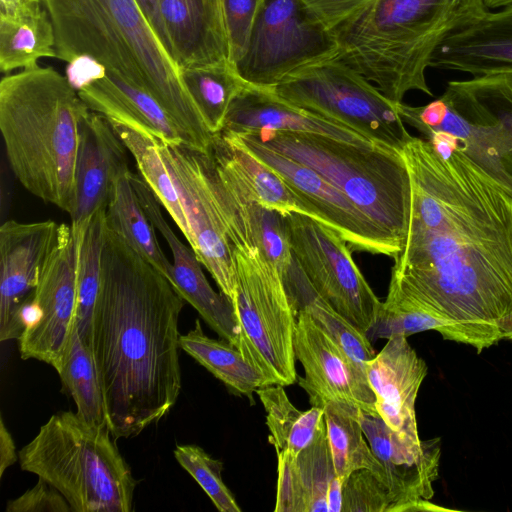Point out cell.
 <instances>
[{
  "instance_id": "obj_1",
  "label": "cell",
  "mask_w": 512,
  "mask_h": 512,
  "mask_svg": "<svg viewBox=\"0 0 512 512\" xmlns=\"http://www.w3.org/2000/svg\"><path fill=\"white\" fill-rule=\"evenodd\" d=\"M401 153L410 218L388 290L442 321L444 339L477 353L511 340L512 191L449 133L413 136Z\"/></svg>"
},
{
  "instance_id": "obj_2",
  "label": "cell",
  "mask_w": 512,
  "mask_h": 512,
  "mask_svg": "<svg viewBox=\"0 0 512 512\" xmlns=\"http://www.w3.org/2000/svg\"><path fill=\"white\" fill-rule=\"evenodd\" d=\"M184 303L163 273L106 227L91 353L116 440L158 423L178 399Z\"/></svg>"
},
{
  "instance_id": "obj_3",
  "label": "cell",
  "mask_w": 512,
  "mask_h": 512,
  "mask_svg": "<svg viewBox=\"0 0 512 512\" xmlns=\"http://www.w3.org/2000/svg\"><path fill=\"white\" fill-rule=\"evenodd\" d=\"M53 23L56 58L90 56L148 92L171 116L187 144L200 151L213 135L181 71L135 0H43Z\"/></svg>"
},
{
  "instance_id": "obj_4",
  "label": "cell",
  "mask_w": 512,
  "mask_h": 512,
  "mask_svg": "<svg viewBox=\"0 0 512 512\" xmlns=\"http://www.w3.org/2000/svg\"><path fill=\"white\" fill-rule=\"evenodd\" d=\"M489 11L483 0H371L333 30L337 58L393 103L412 90L432 96L425 72L437 48Z\"/></svg>"
},
{
  "instance_id": "obj_5",
  "label": "cell",
  "mask_w": 512,
  "mask_h": 512,
  "mask_svg": "<svg viewBox=\"0 0 512 512\" xmlns=\"http://www.w3.org/2000/svg\"><path fill=\"white\" fill-rule=\"evenodd\" d=\"M89 110L53 68L37 65L0 83V130L15 177L28 192L68 214L80 123Z\"/></svg>"
},
{
  "instance_id": "obj_6",
  "label": "cell",
  "mask_w": 512,
  "mask_h": 512,
  "mask_svg": "<svg viewBox=\"0 0 512 512\" xmlns=\"http://www.w3.org/2000/svg\"><path fill=\"white\" fill-rule=\"evenodd\" d=\"M108 425L52 415L19 451L22 470L57 489L74 512H130L137 485Z\"/></svg>"
},
{
  "instance_id": "obj_7",
  "label": "cell",
  "mask_w": 512,
  "mask_h": 512,
  "mask_svg": "<svg viewBox=\"0 0 512 512\" xmlns=\"http://www.w3.org/2000/svg\"><path fill=\"white\" fill-rule=\"evenodd\" d=\"M243 134L317 171L403 249L411 182L400 151L306 132L263 129Z\"/></svg>"
},
{
  "instance_id": "obj_8",
  "label": "cell",
  "mask_w": 512,
  "mask_h": 512,
  "mask_svg": "<svg viewBox=\"0 0 512 512\" xmlns=\"http://www.w3.org/2000/svg\"><path fill=\"white\" fill-rule=\"evenodd\" d=\"M233 250L235 289L231 301L241 331V352L262 374L265 385H292L297 378V318L283 275L258 249Z\"/></svg>"
},
{
  "instance_id": "obj_9",
  "label": "cell",
  "mask_w": 512,
  "mask_h": 512,
  "mask_svg": "<svg viewBox=\"0 0 512 512\" xmlns=\"http://www.w3.org/2000/svg\"><path fill=\"white\" fill-rule=\"evenodd\" d=\"M271 90L287 102L338 122L381 146L401 152L413 137L397 104L337 57L306 66Z\"/></svg>"
},
{
  "instance_id": "obj_10",
  "label": "cell",
  "mask_w": 512,
  "mask_h": 512,
  "mask_svg": "<svg viewBox=\"0 0 512 512\" xmlns=\"http://www.w3.org/2000/svg\"><path fill=\"white\" fill-rule=\"evenodd\" d=\"M332 29L302 0H263L241 57L233 64L249 85L273 89L298 70L336 58Z\"/></svg>"
},
{
  "instance_id": "obj_11",
  "label": "cell",
  "mask_w": 512,
  "mask_h": 512,
  "mask_svg": "<svg viewBox=\"0 0 512 512\" xmlns=\"http://www.w3.org/2000/svg\"><path fill=\"white\" fill-rule=\"evenodd\" d=\"M440 124L423 129L455 136L460 147L512 191V74L450 81L440 96Z\"/></svg>"
},
{
  "instance_id": "obj_12",
  "label": "cell",
  "mask_w": 512,
  "mask_h": 512,
  "mask_svg": "<svg viewBox=\"0 0 512 512\" xmlns=\"http://www.w3.org/2000/svg\"><path fill=\"white\" fill-rule=\"evenodd\" d=\"M293 258L314 290L363 333L376 322L382 302L355 264L345 239L308 216H284Z\"/></svg>"
},
{
  "instance_id": "obj_13",
  "label": "cell",
  "mask_w": 512,
  "mask_h": 512,
  "mask_svg": "<svg viewBox=\"0 0 512 512\" xmlns=\"http://www.w3.org/2000/svg\"><path fill=\"white\" fill-rule=\"evenodd\" d=\"M89 220L71 223L64 230L40 272L34 291L42 318L18 339L22 359L47 363L56 371L75 326L80 248Z\"/></svg>"
},
{
  "instance_id": "obj_14",
  "label": "cell",
  "mask_w": 512,
  "mask_h": 512,
  "mask_svg": "<svg viewBox=\"0 0 512 512\" xmlns=\"http://www.w3.org/2000/svg\"><path fill=\"white\" fill-rule=\"evenodd\" d=\"M176 187L190 233L189 246L220 291L232 300L235 289L233 246L208 186L198 149L155 138Z\"/></svg>"
},
{
  "instance_id": "obj_15",
  "label": "cell",
  "mask_w": 512,
  "mask_h": 512,
  "mask_svg": "<svg viewBox=\"0 0 512 512\" xmlns=\"http://www.w3.org/2000/svg\"><path fill=\"white\" fill-rule=\"evenodd\" d=\"M202 168L233 248L258 249L284 275L293 255L285 217L262 206L210 149L199 151Z\"/></svg>"
},
{
  "instance_id": "obj_16",
  "label": "cell",
  "mask_w": 512,
  "mask_h": 512,
  "mask_svg": "<svg viewBox=\"0 0 512 512\" xmlns=\"http://www.w3.org/2000/svg\"><path fill=\"white\" fill-rule=\"evenodd\" d=\"M234 135L294 192L314 207L326 219L329 227L345 239L351 250L385 255L393 259L401 253L402 248L389 235L317 171L263 145L249 134Z\"/></svg>"
},
{
  "instance_id": "obj_17",
  "label": "cell",
  "mask_w": 512,
  "mask_h": 512,
  "mask_svg": "<svg viewBox=\"0 0 512 512\" xmlns=\"http://www.w3.org/2000/svg\"><path fill=\"white\" fill-rule=\"evenodd\" d=\"M296 318L294 352L305 374L299 385L307 392L311 406L322 408L329 401H343L378 414L364 365L349 356L306 312L297 311Z\"/></svg>"
},
{
  "instance_id": "obj_18",
  "label": "cell",
  "mask_w": 512,
  "mask_h": 512,
  "mask_svg": "<svg viewBox=\"0 0 512 512\" xmlns=\"http://www.w3.org/2000/svg\"><path fill=\"white\" fill-rule=\"evenodd\" d=\"M67 224L53 220L0 227V340L19 339L24 328L18 313L34 296L40 272Z\"/></svg>"
},
{
  "instance_id": "obj_19",
  "label": "cell",
  "mask_w": 512,
  "mask_h": 512,
  "mask_svg": "<svg viewBox=\"0 0 512 512\" xmlns=\"http://www.w3.org/2000/svg\"><path fill=\"white\" fill-rule=\"evenodd\" d=\"M137 197L155 229L166 240L172 254L169 281L220 338L241 351V331L232 301L209 284L202 264L192 248L185 245L166 222L161 204L140 175L130 172Z\"/></svg>"
},
{
  "instance_id": "obj_20",
  "label": "cell",
  "mask_w": 512,
  "mask_h": 512,
  "mask_svg": "<svg viewBox=\"0 0 512 512\" xmlns=\"http://www.w3.org/2000/svg\"><path fill=\"white\" fill-rule=\"evenodd\" d=\"M359 420L366 439L383 468L384 483L393 500L391 512L406 502L434 495L433 483L439 476L441 439L414 441L402 437L379 414L363 410Z\"/></svg>"
},
{
  "instance_id": "obj_21",
  "label": "cell",
  "mask_w": 512,
  "mask_h": 512,
  "mask_svg": "<svg viewBox=\"0 0 512 512\" xmlns=\"http://www.w3.org/2000/svg\"><path fill=\"white\" fill-rule=\"evenodd\" d=\"M364 367L382 420L402 437L420 441L415 403L427 375L426 362L406 337L396 336L387 339L382 350Z\"/></svg>"
},
{
  "instance_id": "obj_22",
  "label": "cell",
  "mask_w": 512,
  "mask_h": 512,
  "mask_svg": "<svg viewBox=\"0 0 512 512\" xmlns=\"http://www.w3.org/2000/svg\"><path fill=\"white\" fill-rule=\"evenodd\" d=\"M127 169L126 146L106 117L89 110L79 129L71 223L84 222L107 207L115 178Z\"/></svg>"
},
{
  "instance_id": "obj_23",
  "label": "cell",
  "mask_w": 512,
  "mask_h": 512,
  "mask_svg": "<svg viewBox=\"0 0 512 512\" xmlns=\"http://www.w3.org/2000/svg\"><path fill=\"white\" fill-rule=\"evenodd\" d=\"M159 8L180 71L231 63L221 0H159Z\"/></svg>"
},
{
  "instance_id": "obj_24",
  "label": "cell",
  "mask_w": 512,
  "mask_h": 512,
  "mask_svg": "<svg viewBox=\"0 0 512 512\" xmlns=\"http://www.w3.org/2000/svg\"><path fill=\"white\" fill-rule=\"evenodd\" d=\"M277 459L275 512H341L343 483L335 472L327 429L297 456Z\"/></svg>"
},
{
  "instance_id": "obj_25",
  "label": "cell",
  "mask_w": 512,
  "mask_h": 512,
  "mask_svg": "<svg viewBox=\"0 0 512 512\" xmlns=\"http://www.w3.org/2000/svg\"><path fill=\"white\" fill-rule=\"evenodd\" d=\"M315 133L354 144H371L356 131L299 108L271 89L247 85L232 102L222 131L233 134L259 130Z\"/></svg>"
},
{
  "instance_id": "obj_26",
  "label": "cell",
  "mask_w": 512,
  "mask_h": 512,
  "mask_svg": "<svg viewBox=\"0 0 512 512\" xmlns=\"http://www.w3.org/2000/svg\"><path fill=\"white\" fill-rule=\"evenodd\" d=\"M88 108L111 123L133 128L167 143H186L171 116L145 90L109 69L77 90Z\"/></svg>"
},
{
  "instance_id": "obj_27",
  "label": "cell",
  "mask_w": 512,
  "mask_h": 512,
  "mask_svg": "<svg viewBox=\"0 0 512 512\" xmlns=\"http://www.w3.org/2000/svg\"><path fill=\"white\" fill-rule=\"evenodd\" d=\"M430 67L472 76L512 74V6L489 11L448 37L433 54Z\"/></svg>"
},
{
  "instance_id": "obj_28",
  "label": "cell",
  "mask_w": 512,
  "mask_h": 512,
  "mask_svg": "<svg viewBox=\"0 0 512 512\" xmlns=\"http://www.w3.org/2000/svg\"><path fill=\"white\" fill-rule=\"evenodd\" d=\"M209 149L219 157L264 207L283 216L297 213L327 226L326 219L234 134L221 131L213 135Z\"/></svg>"
},
{
  "instance_id": "obj_29",
  "label": "cell",
  "mask_w": 512,
  "mask_h": 512,
  "mask_svg": "<svg viewBox=\"0 0 512 512\" xmlns=\"http://www.w3.org/2000/svg\"><path fill=\"white\" fill-rule=\"evenodd\" d=\"M256 393L266 412L269 441L277 457L297 456L326 429L323 408L312 406L306 411L299 410L290 401L284 386L265 385Z\"/></svg>"
},
{
  "instance_id": "obj_30",
  "label": "cell",
  "mask_w": 512,
  "mask_h": 512,
  "mask_svg": "<svg viewBox=\"0 0 512 512\" xmlns=\"http://www.w3.org/2000/svg\"><path fill=\"white\" fill-rule=\"evenodd\" d=\"M130 169L114 180L106 208V227L121 235L149 263L170 279L172 263L156 238L155 227L146 215L130 181Z\"/></svg>"
},
{
  "instance_id": "obj_31",
  "label": "cell",
  "mask_w": 512,
  "mask_h": 512,
  "mask_svg": "<svg viewBox=\"0 0 512 512\" xmlns=\"http://www.w3.org/2000/svg\"><path fill=\"white\" fill-rule=\"evenodd\" d=\"M283 280L295 313L306 312L357 363L364 365L375 357L372 342L365 333L340 315L314 290L294 258Z\"/></svg>"
},
{
  "instance_id": "obj_32",
  "label": "cell",
  "mask_w": 512,
  "mask_h": 512,
  "mask_svg": "<svg viewBox=\"0 0 512 512\" xmlns=\"http://www.w3.org/2000/svg\"><path fill=\"white\" fill-rule=\"evenodd\" d=\"M179 346L235 395L251 398L265 385L262 374L237 347L222 338L208 337L198 319L193 329L180 334Z\"/></svg>"
},
{
  "instance_id": "obj_33",
  "label": "cell",
  "mask_w": 512,
  "mask_h": 512,
  "mask_svg": "<svg viewBox=\"0 0 512 512\" xmlns=\"http://www.w3.org/2000/svg\"><path fill=\"white\" fill-rule=\"evenodd\" d=\"M42 57H56L54 27L44 3L14 17H0L2 72L35 67Z\"/></svg>"
},
{
  "instance_id": "obj_34",
  "label": "cell",
  "mask_w": 512,
  "mask_h": 512,
  "mask_svg": "<svg viewBox=\"0 0 512 512\" xmlns=\"http://www.w3.org/2000/svg\"><path fill=\"white\" fill-rule=\"evenodd\" d=\"M322 408L332 460L340 481L344 484L352 472L366 468L384 482L383 468L359 420L360 408L343 401H329Z\"/></svg>"
},
{
  "instance_id": "obj_35",
  "label": "cell",
  "mask_w": 512,
  "mask_h": 512,
  "mask_svg": "<svg viewBox=\"0 0 512 512\" xmlns=\"http://www.w3.org/2000/svg\"><path fill=\"white\" fill-rule=\"evenodd\" d=\"M181 76L208 131L220 133L232 102L248 84L231 63L184 69Z\"/></svg>"
},
{
  "instance_id": "obj_36",
  "label": "cell",
  "mask_w": 512,
  "mask_h": 512,
  "mask_svg": "<svg viewBox=\"0 0 512 512\" xmlns=\"http://www.w3.org/2000/svg\"><path fill=\"white\" fill-rule=\"evenodd\" d=\"M111 125L133 156L140 176L190 244V229L176 187L160 154L155 137L119 123H111Z\"/></svg>"
},
{
  "instance_id": "obj_37",
  "label": "cell",
  "mask_w": 512,
  "mask_h": 512,
  "mask_svg": "<svg viewBox=\"0 0 512 512\" xmlns=\"http://www.w3.org/2000/svg\"><path fill=\"white\" fill-rule=\"evenodd\" d=\"M57 372L63 388L76 404V412L87 420L107 424L96 365L91 350L82 341L76 326Z\"/></svg>"
},
{
  "instance_id": "obj_38",
  "label": "cell",
  "mask_w": 512,
  "mask_h": 512,
  "mask_svg": "<svg viewBox=\"0 0 512 512\" xmlns=\"http://www.w3.org/2000/svg\"><path fill=\"white\" fill-rule=\"evenodd\" d=\"M106 208L98 209L91 216L80 248L75 326L90 350L92 318L100 287Z\"/></svg>"
},
{
  "instance_id": "obj_39",
  "label": "cell",
  "mask_w": 512,
  "mask_h": 512,
  "mask_svg": "<svg viewBox=\"0 0 512 512\" xmlns=\"http://www.w3.org/2000/svg\"><path fill=\"white\" fill-rule=\"evenodd\" d=\"M427 330H435L443 337L446 326L442 321L388 290L387 297L381 304L376 322L366 333V336L373 342L379 338L389 339L396 336L407 338L412 334Z\"/></svg>"
},
{
  "instance_id": "obj_40",
  "label": "cell",
  "mask_w": 512,
  "mask_h": 512,
  "mask_svg": "<svg viewBox=\"0 0 512 512\" xmlns=\"http://www.w3.org/2000/svg\"><path fill=\"white\" fill-rule=\"evenodd\" d=\"M174 456L220 512H241L236 499L222 479L221 461L194 444L177 445Z\"/></svg>"
},
{
  "instance_id": "obj_41",
  "label": "cell",
  "mask_w": 512,
  "mask_h": 512,
  "mask_svg": "<svg viewBox=\"0 0 512 512\" xmlns=\"http://www.w3.org/2000/svg\"><path fill=\"white\" fill-rule=\"evenodd\" d=\"M387 485L370 469L352 472L343 484L341 512H391Z\"/></svg>"
},
{
  "instance_id": "obj_42",
  "label": "cell",
  "mask_w": 512,
  "mask_h": 512,
  "mask_svg": "<svg viewBox=\"0 0 512 512\" xmlns=\"http://www.w3.org/2000/svg\"><path fill=\"white\" fill-rule=\"evenodd\" d=\"M263 0H221L224 28L233 65L243 54Z\"/></svg>"
},
{
  "instance_id": "obj_43",
  "label": "cell",
  "mask_w": 512,
  "mask_h": 512,
  "mask_svg": "<svg viewBox=\"0 0 512 512\" xmlns=\"http://www.w3.org/2000/svg\"><path fill=\"white\" fill-rule=\"evenodd\" d=\"M7 512H69L73 511L64 496L39 478L34 487L7 503Z\"/></svg>"
},
{
  "instance_id": "obj_44",
  "label": "cell",
  "mask_w": 512,
  "mask_h": 512,
  "mask_svg": "<svg viewBox=\"0 0 512 512\" xmlns=\"http://www.w3.org/2000/svg\"><path fill=\"white\" fill-rule=\"evenodd\" d=\"M330 29L350 19L371 0H302Z\"/></svg>"
},
{
  "instance_id": "obj_45",
  "label": "cell",
  "mask_w": 512,
  "mask_h": 512,
  "mask_svg": "<svg viewBox=\"0 0 512 512\" xmlns=\"http://www.w3.org/2000/svg\"><path fill=\"white\" fill-rule=\"evenodd\" d=\"M147 22L172 58L171 45L161 18L159 0H135ZM173 59V58H172ZM175 62V61H174Z\"/></svg>"
},
{
  "instance_id": "obj_46",
  "label": "cell",
  "mask_w": 512,
  "mask_h": 512,
  "mask_svg": "<svg viewBox=\"0 0 512 512\" xmlns=\"http://www.w3.org/2000/svg\"><path fill=\"white\" fill-rule=\"evenodd\" d=\"M19 460L14 440L6 427L3 417L0 418V478L5 470Z\"/></svg>"
},
{
  "instance_id": "obj_47",
  "label": "cell",
  "mask_w": 512,
  "mask_h": 512,
  "mask_svg": "<svg viewBox=\"0 0 512 512\" xmlns=\"http://www.w3.org/2000/svg\"><path fill=\"white\" fill-rule=\"evenodd\" d=\"M43 5V0H0V17H14Z\"/></svg>"
},
{
  "instance_id": "obj_48",
  "label": "cell",
  "mask_w": 512,
  "mask_h": 512,
  "mask_svg": "<svg viewBox=\"0 0 512 512\" xmlns=\"http://www.w3.org/2000/svg\"><path fill=\"white\" fill-rule=\"evenodd\" d=\"M439 512V511H455L454 509L439 506L429 502L427 499H417L399 505L394 512Z\"/></svg>"
},
{
  "instance_id": "obj_49",
  "label": "cell",
  "mask_w": 512,
  "mask_h": 512,
  "mask_svg": "<svg viewBox=\"0 0 512 512\" xmlns=\"http://www.w3.org/2000/svg\"><path fill=\"white\" fill-rule=\"evenodd\" d=\"M483 2L488 10L512 6V0H483Z\"/></svg>"
},
{
  "instance_id": "obj_50",
  "label": "cell",
  "mask_w": 512,
  "mask_h": 512,
  "mask_svg": "<svg viewBox=\"0 0 512 512\" xmlns=\"http://www.w3.org/2000/svg\"><path fill=\"white\" fill-rule=\"evenodd\" d=\"M512 340V339H511Z\"/></svg>"
}]
</instances>
